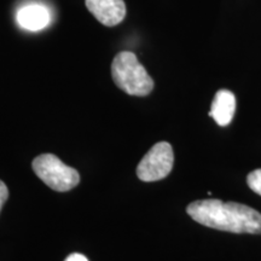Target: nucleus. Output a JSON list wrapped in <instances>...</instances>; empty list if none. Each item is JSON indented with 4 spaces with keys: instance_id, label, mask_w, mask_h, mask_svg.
I'll return each instance as SVG.
<instances>
[{
    "instance_id": "1",
    "label": "nucleus",
    "mask_w": 261,
    "mask_h": 261,
    "mask_svg": "<svg viewBox=\"0 0 261 261\" xmlns=\"http://www.w3.org/2000/svg\"><path fill=\"white\" fill-rule=\"evenodd\" d=\"M188 214L203 226L232 233H261V213L249 205L221 200H200L188 205Z\"/></svg>"
},
{
    "instance_id": "10",
    "label": "nucleus",
    "mask_w": 261,
    "mask_h": 261,
    "mask_svg": "<svg viewBox=\"0 0 261 261\" xmlns=\"http://www.w3.org/2000/svg\"><path fill=\"white\" fill-rule=\"evenodd\" d=\"M64 261H89V260H87V257L84 256L83 254L74 253V254H70V255L68 256Z\"/></svg>"
},
{
    "instance_id": "4",
    "label": "nucleus",
    "mask_w": 261,
    "mask_h": 261,
    "mask_svg": "<svg viewBox=\"0 0 261 261\" xmlns=\"http://www.w3.org/2000/svg\"><path fill=\"white\" fill-rule=\"evenodd\" d=\"M174 163L172 145L160 142L146 152L137 167V175L143 181H156L165 179L171 173Z\"/></svg>"
},
{
    "instance_id": "7",
    "label": "nucleus",
    "mask_w": 261,
    "mask_h": 261,
    "mask_svg": "<svg viewBox=\"0 0 261 261\" xmlns=\"http://www.w3.org/2000/svg\"><path fill=\"white\" fill-rule=\"evenodd\" d=\"M16 19L19 27L31 32H38L47 27L51 21V16L45 6L32 4L19 9Z\"/></svg>"
},
{
    "instance_id": "6",
    "label": "nucleus",
    "mask_w": 261,
    "mask_h": 261,
    "mask_svg": "<svg viewBox=\"0 0 261 261\" xmlns=\"http://www.w3.org/2000/svg\"><path fill=\"white\" fill-rule=\"evenodd\" d=\"M236 112V97L228 90H219L212 102L210 116L221 127L231 123Z\"/></svg>"
},
{
    "instance_id": "2",
    "label": "nucleus",
    "mask_w": 261,
    "mask_h": 261,
    "mask_svg": "<svg viewBox=\"0 0 261 261\" xmlns=\"http://www.w3.org/2000/svg\"><path fill=\"white\" fill-rule=\"evenodd\" d=\"M112 76L116 86L130 96L144 97L154 90V80L133 52L116 55L112 63Z\"/></svg>"
},
{
    "instance_id": "5",
    "label": "nucleus",
    "mask_w": 261,
    "mask_h": 261,
    "mask_svg": "<svg viewBox=\"0 0 261 261\" xmlns=\"http://www.w3.org/2000/svg\"><path fill=\"white\" fill-rule=\"evenodd\" d=\"M85 4L97 21L107 27H115L126 17L123 0H85Z\"/></svg>"
},
{
    "instance_id": "3",
    "label": "nucleus",
    "mask_w": 261,
    "mask_h": 261,
    "mask_svg": "<svg viewBox=\"0 0 261 261\" xmlns=\"http://www.w3.org/2000/svg\"><path fill=\"white\" fill-rule=\"evenodd\" d=\"M33 171L55 191H69L80 181V174L76 169L64 165L56 155L52 154H42L35 158Z\"/></svg>"
},
{
    "instance_id": "9",
    "label": "nucleus",
    "mask_w": 261,
    "mask_h": 261,
    "mask_svg": "<svg viewBox=\"0 0 261 261\" xmlns=\"http://www.w3.org/2000/svg\"><path fill=\"white\" fill-rule=\"evenodd\" d=\"M9 198V190L8 187L5 185L4 181L0 180V212L3 210V205L5 204V202Z\"/></svg>"
},
{
    "instance_id": "8",
    "label": "nucleus",
    "mask_w": 261,
    "mask_h": 261,
    "mask_svg": "<svg viewBox=\"0 0 261 261\" xmlns=\"http://www.w3.org/2000/svg\"><path fill=\"white\" fill-rule=\"evenodd\" d=\"M248 187L261 196V168L250 172L247 177Z\"/></svg>"
}]
</instances>
